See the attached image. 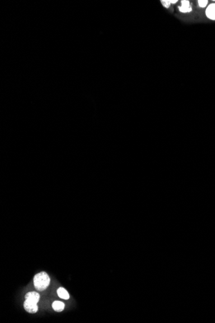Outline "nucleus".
<instances>
[{"label":"nucleus","instance_id":"f257e3e1","mask_svg":"<svg viewBox=\"0 0 215 323\" xmlns=\"http://www.w3.org/2000/svg\"><path fill=\"white\" fill-rule=\"evenodd\" d=\"M50 279L45 272L39 273L34 277V285L38 291H44L50 285Z\"/></svg>","mask_w":215,"mask_h":323},{"label":"nucleus","instance_id":"f03ea898","mask_svg":"<svg viewBox=\"0 0 215 323\" xmlns=\"http://www.w3.org/2000/svg\"><path fill=\"white\" fill-rule=\"evenodd\" d=\"M24 308L26 311L31 313H35L38 310L37 303H33L32 301L27 299H25V301L24 302Z\"/></svg>","mask_w":215,"mask_h":323},{"label":"nucleus","instance_id":"7ed1b4c3","mask_svg":"<svg viewBox=\"0 0 215 323\" xmlns=\"http://www.w3.org/2000/svg\"><path fill=\"white\" fill-rule=\"evenodd\" d=\"M40 299V295L38 293L36 292H28L25 295V299L32 301L33 303H37L39 300Z\"/></svg>","mask_w":215,"mask_h":323},{"label":"nucleus","instance_id":"20e7f679","mask_svg":"<svg viewBox=\"0 0 215 323\" xmlns=\"http://www.w3.org/2000/svg\"><path fill=\"white\" fill-rule=\"evenodd\" d=\"M206 16L211 19L215 20V3L211 4L205 11Z\"/></svg>","mask_w":215,"mask_h":323},{"label":"nucleus","instance_id":"39448f33","mask_svg":"<svg viewBox=\"0 0 215 323\" xmlns=\"http://www.w3.org/2000/svg\"><path fill=\"white\" fill-rule=\"evenodd\" d=\"M182 2V6L179 7V10L182 12H190L192 10V8L190 5V3L187 0H183Z\"/></svg>","mask_w":215,"mask_h":323},{"label":"nucleus","instance_id":"423d86ee","mask_svg":"<svg viewBox=\"0 0 215 323\" xmlns=\"http://www.w3.org/2000/svg\"><path fill=\"white\" fill-rule=\"evenodd\" d=\"M57 293L59 298L63 299L68 300L70 298L69 294H68V292L63 287H60L59 288H58V290H57Z\"/></svg>","mask_w":215,"mask_h":323},{"label":"nucleus","instance_id":"0eeeda50","mask_svg":"<svg viewBox=\"0 0 215 323\" xmlns=\"http://www.w3.org/2000/svg\"><path fill=\"white\" fill-rule=\"evenodd\" d=\"M52 308L55 312H61L64 308V304L61 301H55L52 303Z\"/></svg>","mask_w":215,"mask_h":323},{"label":"nucleus","instance_id":"6e6552de","mask_svg":"<svg viewBox=\"0 0 215 323\" xmlns=\"http://www.w3.org/2000/svg\"><path fill=\"white\" fill-rule=\"evenodd\" d=\"M161 3L163 5V6H164L166 8H169L171 4V3L169 2V1H168V0H162Z\"/></svg>","mask_w":215,"mask_h":323},{"label":"nucleus","instance_id":"1a4fd4ad","mask_svg":"<svg viewBox=\"0 0 215 323\" xmlns=\"http://www.w3.org/2000/svg\"><path fill=\"white\" fill-rule=\"evenodd\" d=\"M208 2V1H204V0L202 1V0H200V1H199V5L200 7L204 8V7H205L206 5H207Z\"/></svg>","mask_w":215,"mask_h":323},{"label":"nucleus","instance_id":"9d476101","mask_svg":"<svg viewBox=\"0 0 215 323\" xmlns=\"http://www.w3.org/2000/svg\"><path fill=\"white\" fill-rule=\"evenodd\" d=\"M177 1H178L177 0H175V1H174V0H173H173H169V2L171 3H177Z\"/></svg>","mask_w":215,"mask_h":323}]
</instances>
